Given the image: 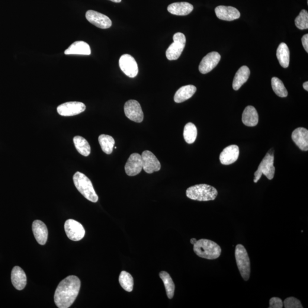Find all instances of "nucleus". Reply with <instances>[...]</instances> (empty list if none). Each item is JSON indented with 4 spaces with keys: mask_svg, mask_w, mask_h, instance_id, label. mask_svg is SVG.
Here are the masks:
<instances>
[{
    "mask_svg": "<svg viewBox=\"0 0 308 308\" xmlns=\"http://www.w3.org/2000/svg\"><path fill=\"white\" fill-rule=\"evenodd\" d=\"M292 139L299 149L304 152L308 150V130L303 127L296 128L292 134Z\"/></svg>",
    "mask_w": 308,
    "mask_h": 308,
    "instance_id": "6ab92c4d",
    "label": "nucleus"
},
{
    "mask_svg": "<svg viewBox=\"0 0 308 308\" xmlns=\"http://www.w3.org/2000/svg\"><path fill=\"white\" fill-rule=\"evenodd\" d=\"M284 306L285 308H303L302 304L297 298L290 297L284 301Z\"/></svg>",
    "mask_w": 308,
    "mask_h": 308,
    "instance_id": "72a5a7b5",
    "label": "nucleus"
},
{
    "mask_svg": "<svg viewBox=\"0 0 308 308\" xmlns=\"http://www.w3.org/2000/svg\"><path fill=\"white\" fill-rule=\"evenodd\" d=\"M66 55L78 54V55H91V49L89 44L84 41H76L65 51Z\"/></svg>",
    "mask_w": 308,
    "mask_h": 308,
    "instance_id": "4be33fe9",
    "label": "nucleus"
},
{
    "mask_svg": "<svg viewBox=\"0 0 308 308\" xmlns=\"http://www.w3.org/2000/svg\"><path fill=\"white\" fill-rule=\"evenodd\" d=\"M235 255L240 275L244 280L248 281L251 274V262L245 247L242 245H237Z\"/></svg>",
    "mask_w": 308,
    "mask_h": 308,
    "instance_id": "39448f33",
    "label": "nucleus"
},
{
    "mask_svg": "<svg viewBox=\"0 0 308 308\" xmlns=\"http://www.w3.org/2000/svg\"><path fill=\"white\" fill-rule=\"evenodd\" d=\"M274 164V152L271 150L266 154L264 159L259 165L258 169L255 172L254 182L255 184L261 179L262 174H264L269 180L274 178L275 172Z\"/></svg>",
    "mask_w": 308,
    "mask_h": 308,
    "instance_id": "423d86ee",
    "label": "nucleus"
},
{
    "mask_svg": "<svg viewBox=\"0 0 308 308\" xmlns=\"http://www.w3.org/2000/svg\"><path fill=\"white\" fill-rule=\"evenodd\" d=\"M221 56L219 53L216 51L209 53L205 56L199 66V70L202 74H207L210 72L219 63Z\"/></svg>",
    "mask_w": 308,
    "mask_h": 308,
    "instance_id": "2eb2a0df",
    "label": "nucleus"
},
{
    "mask_svg": "<svg viewBox=\"0 0 308 308\" xmlns=\"http://www.w3.org/2000/svg\"><path fill=\"white\" fill-rule=\"evenodd\" d=\"M191 243L192 245H194L197 242V240L195 238H192L190 240Z\"/></svg>",
    "mask_w": 308,
    "mask_h": 308,
    "instance_id": "4c0bfd02",
    "label": "nucleus"
},
{
    "mask_svg": "<svg viewBox=\"0 0 308 308\" xmlns=\"http://www.w3.org/2000/svg\"><path fill=\"white\" fill-rule=\"evenodd\" d=\"M99 144L105 153L111 154L113 152L115 140L113 137L108 135L102 134L98 138Z\"/></svg>",
    "mask_w": 308,
    "mask_h": 308,
    "instance_id": "c85d7f7f",
    "label": "nucleus"
},
{
    "mask_svg": "<svg viewBox=\"0 0 308 308\" xmlns=\"http://www.w3.org/2000/svg\"><path fill=\"white\" fill-rule=\"evenodd\" d=\"M11 280L14 287L18 291L24 290L27 285V278L25 272L20 267L15 266L11 273Z\"/></svg>",
    "mask_w": 308,
    "mask_h": 308,
    "instance_id": "aec40b11",
    "label": "nucleus"
},
{
    "mask_svg": "<svg viewBox=\"0 0 308 308\" xmlns=\"http://www.w3.org/2000/svg\"><path fill=\"white\" fill-rule=\"evenodd\" d=\"M119 65L122 71L130 78H134L139 73V67L136 61L129 54L122 56L119 61Z\"/></svg>",
    "mask_w": 308,
    "mask_h": 308,
    "instance_id": "9b49d317",
    "label": "nucleus"
},
{
    "mask_svg": "<svg viewBox=\"0 0 308 308\" xmlns=\"http://www.w3.org/2000/svg\"><path fill=\"white\" fill-rule=\"evenodd\" d=\"M303 88L306 91H308V82L307 81L303 83Z\"/></svg>",
    "mask_w": 308,
    "mask_h": 308,
    "instance_id": "e433bc0d",
    "label": "nucleus"
},
{
    "mask_svg": "<svg viewBox=\"0 0 308 308\" xmlns=\"http://www.w3.org/2000/svg\"><path fill=\"white\" fill-rule=\"evenodd\" d=\"M57 112L63 117L74 116L82 113L86 110V106L82 102H69L58 107Z\"/></svg>",
    "mask_w": 308,
    "mask_h": 308,
    "instance_id": "9d476101",
    "label": "nucleus"
},
{
    "mask_svg": "<svg viewBox=\"0 0 308 308\" xmlns=\"http://www.w3.org/2000/svg\"><path fill=\"white\" fill-rule=\"evenodd\" d=\"M193 9V5L187 2L172 3L168 7L170 14L176 15H187L191 14Z\"/></svg>",
    "mask_w": 308,
    "mask_h": 308,
    "instance_id": "412c9836",
    "label": "nucleus"
},
{
    "mask_svg": "<svg viewBox=\"0 0 308 308\" xmlns=\"http://www.w3.org/2000/svg\"><path fill=\"white\" fill-rule=\"evenodd\" d=\"M174 43L171 44L166 50V57L169 60H178L184 50L186 43L185 34L176 33L173 37Z\"/></svg>",
    "mask_w": 308,
    "mask_h": 308,
    "instance_id": "0eeeda50",
    "label": "nucleus"
},
{
    "mask_svg": "<svg viewBox=\"0 0 308 308\" xmlns=\"http://www.w3.org/2000/svg\"><path fill=\"white\" fill-rule=\"evenodd\" d=\"M283 307V302L281 298L272 297L269 300V308H282Z\"/></svg>",
    "mask_w": 308,
    "mask_h": 308,
    "instance_id": "f704fd0d",
    "label": "nucleus"
},
{
    "mask_svg": "<svg viewBox=\"0 0 308 308\" xmlns=\"http://www.w3.org/2000/svg\"><path fill=\"white\" fill-rule=\"evenodd\" d=\"M124 169L128 176H134L139 174L143 169L142 156L138 153L131 154L125 165Z\"/></svg>",
    "mask_w": 308,
    "mask_h": 308,
    "instance_id": "4468645a",
    "label": "nucleus"
},
{
    "mask_svg": "<svg viewBox=\"0 0 308 308\" xmlns=\"http://www.w3.org/2000/svg\"><path fill=\"white\" fill-rule=\"evenodd\" d=\"M218 18L221 20L231 21L237 20L240 17V13L232 6H218L215 9Z\"/></svg>",
    "mask_w": 308,
    "mask_h": 308,
    "instance_id": "dca6fc26",
    "label": "nucleus"
},
{
    "mask_svg": "<svg viewBox=\"0 0 308 308\" xmlns=\"http://www.w3.org/2000/svg\"><path fill=\"white\" fill-rule=\"evenodd\" d=\"M65 231L68 238L72 241L78 242L85 235V230L82 224L75 220L69 219L65 223Z\"/></svg>",
    "mask_w": 308,
    "mask_h": 308,
    "instance_id": "6e6552de",
    "label": "nucleus"
},
{
    "mask_svg": "<svg viewBox=\"0 0 308 308\" xmlns=\"http://www.w3.org/2000/svg\"><path fill=\"white\" fill-rule=\"evenodd\" d=\"M218 194L216 188L210 185L201 184L189 187L186 195L192 200L207 201L216 200Z\"/></svg>",
    "mask_w": 308,
    "mask_h": 308,
    "instance_id": "7ed1b4c3",
    "label": "nucleus"
},
{
    "mask_svg": "<svg viewBox=\"0 0 308 308\" xmlns=\"http://www.w3.org/2000/svg\"><path fill=\"white\" fill-rule=\"evenodd\" d=\"M295 25L300 30H308V13L306 10L301 11L299 15L295 19Z\"/></svg>",
    "mask_w": 308,
    "mask_h": 308,
    "instance_id": "473e14b6",
    "label": "nucleus"
},
{
    "mask_svg": "<svg viewBox=\"0 0 308 308\" xmlns=\"http://www.w3.org/2000/svg\"><path fill=\"white\" fill-rule=\"evenodd\" d=\"M110 1L116 3H120L121 2L122 0H110Z\"/></svg>",
    "mask_w": 308,
    "mask_h": 308,
    "instance_id": "58836bf2",
    "label": "nucleus"
},
{
    "mask_svg": "<svg viewBox=\"0 0 308 308\" xmlns=\"http://www.w3.org/2000/svg\"><path fill=\"white\" fill-rule=\"evenodd\" d=\"M32 230L38 243L40 245H46L48 237V231L46 224L39 220H35L32 224Z\"/></svg>",
    "mask_w": 308,
    "mask_h": 308,
    "instance_id": "a211bd4d",
    "label": "nucleus"
},
{
    "mask_svg": "<svg viewBox=\"0 0 308 308\" xmlns=\"http://www.w3.org/2000/svg\"><path fill=\"white\" fill-rule=\"evenodd\" d=\"M143 169L147 174L159 171L161 165L154 154L149 150L144 151L142 154Z\"/></svg>",
    "mask_w": 308,
    "mask_h": 308,
    "instance_id": "f8f14e48",
    "label": "nucleus"
},
{
    "mask_svg": "<svg viewBox=\"0 0 308 308\" xmlns=\"http://www.w3.org/2000/svg\"><path fill=\"white\" fill-rule=\"evenodd\" d=\"M81 281L76 276H69L58 285L54 293V302L58 308H68L72 306L78 296Z\"/></svg>",
    "mask_w": 308,
    "mask_h": 308,
    "instance_id": "f257e3e1",
    "label": "nucleus"
},
{
    "mask_svg": "<svg viewBox=\"0 0 308 308\" xmlns=\"http://www.w3.org/2000/svg\"><path fill=\"white\" fill-rule=\"evenodd\" d=\"M86 18L91 24L101 29H108L112 25V22L107 15L98 12L90 10L86 12Z\"/></svg>",
    "mask_w": 308,
    "mask_h": 308,
    "instance_id": "ddd939ff",
    "label": "nucleus"
},
{
    "mask_svg": "<svg viewBox=\"0 0 308 308\" xmlns=\"http://www.w3.org/2000/svg\"><path fill=\"white\" fill-rule=\"evenodd\" d=\"M271 84L273 91L278 97L284 98L287 97L288 92L285 88L283 82L277 77H273L271 80Z\"/></svg>",
    "mask_w": 308,
    "mask_h": 308,
    "instance_id": "2f4dec72",
    "label": "nucleus"
},
{
    "mask_svg": "<svg viewBox=\"0 0 308 308\" xmlns=\"http://www.w3.org/2000/svg\"><path fill=\"white\" fill-rule=\"evenodd\" d=\"M159 277L164 283L167 296L169 299L174 297L175 292V284L172 279L168 272L162 271L160 273Z\"/></svg>",
    "mask_w": 308,
    "mask_h": 308,
    "instance_id": "cd10ccee",
    "label": "nucleus"
},
{
    "mask_svg": "<svg viewBox=\"0 0 308 308\" xmlns=\"http://www.w3.org/2000/svg\"><path fill=\"white\" fill-rule=\"evenodd\" d=\"M119 281L121 286L128 293H131L133 290L134 279L129 273L126 271H122L119 277Z\"/></svg>",
    "mask_w": 308,
    "mask_h": 308,
    "instance_id": "c756f323",
    "label": "nucleus"
},
{
    "mask_svg": "<svg viewBox=\"0 0 308 308\" xmlns=\"http://www.w3.org/2000/svg\"><path fill=\"white\" fill-rule=\"evenodd\" d=\"M249 76L250 70L248 67L243 66L240 67L234 77L232 83L233 89L235 91H238L248 79Z\"/></svg>",
    "mask_w": 308,
    "mask_h": 308,
    "instance_id": "b1692460",
    "label": "nucleus"
},
{
    "mask_svg": "<svg viewBox=\"0 0 308 308\" xmlns=\"http://www.w3.org/2000/svg\"><path fill=\"white\" fill-rule=\"evenodd\" d=\"M73 142L78 152L82 155L88 156L91 153V147L87 140L81 136L74 137Z\"/></svg>",
    "mask_w": 308,
    "mask_h": 308,
    "instance_id": "bb28decb",
    "label": "nucleus"
},
{
    "mask_svg": "<svg viewBox=\"0 0 308 308\" xmlns=\"http://www.w3.org/2000/svg\"><path fill=\"white\" fill-rule=\"evenodd\" d=\"M277 56L280 65L284 68H287L290 65V52L286 44H280L277 49Z\"/></svg>",
    "mask_w": 308,
    "mask_h": 308,
    "instance_id": "a878e982",
    "label": "nucleus"
},
{
    "mask_svg": "<svg viewBox=\"0 0 308 308\" xmlns=\"http://www.w3.org/2000/svg\"><path fill=\"white\" fill-rule=\"evenodd\" d=\"M197 92V88L194 85L182 86L178 89L174 95V101L176 103H182L191 98Z\"/></svg>",
    "mask_w": 308,
    "mask_h": 308,
    "instance_id": "393cba45",
    "label": "nucleus"
},
{
    "mask_svg": "<svg viewBox=\"0 0 308 308\" xmlns=\"http://www.w3.org/2000/svg\"><path fill=\"white\" fill-rule=\"evenodd\" d=\"M239 155V147L235 145H231L224 149L221 153L219 159L221 164L224 165H230L235 163Z\"/></svg>",
    "mask_w": 308,
    "mask_h": 308,
    "instance_id": "f3484780",
    "label": "nucleus"
},
{
    "mask_svg": "<svg viewBox=\"0 0 308 308\" xmlns=\"http://www.w3.org/2000/svg\"><path fill=\"white\" fill-rule=\"evenodd\" d=\"M194 251L200 258L214 260L219 258L221 249L216 242L202 239L197 240L194 245Z\"/></svg>",
    "mask_w": 308,
    "mask_h": 308,
    "instance_id": "f03ea898",
    "label": "nucleus"
},
{
    "mask_svg": "<svg viewBox=\"0 0 308 308\" xmlns=\"http://www.w3.org/2000/svg\"><path fill=\"white\" fill-rule=\"evenodd\" d=\"M242 122L246 126L253 127L259 123V115L256 108L248 106L245 109L242 115Z\"/></svg>",
    "mask_w": 308,
    "mask_h": 308,
    "instance_id": "5701e85b",
    "label": "nucleus"
},
{
    "mask_svg": "<svg viewBox=\"0 0 308 308\" xmlns=\"http://www.w3.org/2000/svg\"><path fill=\"white\" fill-rule=\"evenodd\" d=\"M302 41L303 46L305 50L308 52V34H305L304 36L301 38Z\"/></svg>",
    "mask_w": 308,
    "mask_h": 308,
    "instance_id": "c9c22d12",
    "label": "nucleus"
},
{
    "mask_svg": "<svg viewBox=\"0 0 308 308\" xmlns=\"http://www.w3.org/2000/svg\"><path fill=\"white\" fill-rule=\"evenodd\" d=\"M73 182L77 190L89 201L96 203L98 197L92 183L87 176L82 173L77 172L73 176Z\"/></svg>",
    "mask_w": 308,
    "mask_h": 308,
    "instance_id": "20e7f679",
    "label": "nucleus"
},
{
    "mask_svg": "<svg viewBox=\"0 0 308 308\" xmlns=\"http://www.w3.org/2000/svg\"><path fill=\"white\" fill-rule=\"evenodd\" d=\"M124 114L127 118L137 123L143 121L144 115L139 103L136 100L128 101L124 107Z\"/></svg>",
    "mask_w": 308,
    "mask_h": 308,
    "instance_id": "1a4fd4ad",
    "label": "nucleus"
},
{
    "mask_svg": "<svg viewBox=\"0 0 308 308\" xmlns=\"http://www.w3.org/2000/svg\"><path fill=\"white\" fill-rule=\"evenodd\" d=\"M197 128L194 123H190L185 125L184 137L186 142L188 144L193 143L197 139Z\"/></svg>",
    "mask_w": 308,
    "mask_h": 308,
    "instance_id": "7c9ffc66",
    "label": "nucleus"
}]
</instances>
